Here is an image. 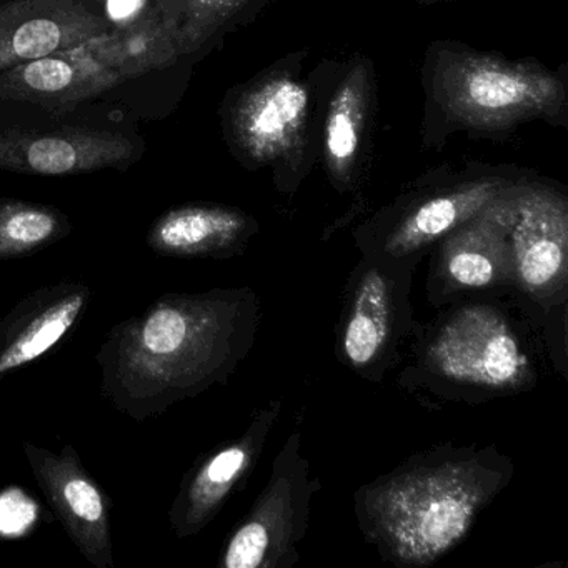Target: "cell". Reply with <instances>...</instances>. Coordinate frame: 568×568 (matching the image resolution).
<instances>
[{"label": "cell", "mask_w": 568, "mask_h": 568, "mask_svg": "<svg viewBox=\"0 0 568 568\" xmlns=\"http://www.w3.org/2000/svg\"><path fill=\"white\" fill-rule=\"evenodd\" d=\"M262 322L251 287L165 294L109 332L99 351L102 394L144 422L225 385L248 357Z\"/></svg>", "instance_id": "obj_1"}, {"label": "cell", "mask_w": 568, "mask_h": 568, "mask_svg": "<svg viewBox=\"0 0 568 568\" xmlns=\"http://www.w3.org/2000/svg\"><path fill=\"white\" fill-rule=\"evenodd\" d=\"M515 464L495 445H438L362 485L354 514L382 560L427 568L464 544Z\"/></svg>", "instance_id": "obj_2"}, {"label": "cell", "mask_w": 568, "mask_h": 568, "mask_svg": "<svg viewBox=\"0 0 568 568\" xmlns=\"http://www.w3.org/2000/svg\"><path fill=\"white\" fill-rule=\"evenodd\" d=\"M420 85V139L430 151H442L458 132L500 142L531 122L568 129L565 65L551 69L535 58L438 39L425 51Z\"/></svg>", "instance_id": "obj_3"}, {"label": "cell", "mask_w": 568, "mask_h": 568, "mask_svg": "<svg viewBox=\"0 0 568 568\" xmlns=\"http://www.w3.org/2000/svg\"><path fill=\"white\" fill-rule=\"evenodd\" d=\"M515 295L437 308L402 361L398 387L417 397L467 405L534 390L537 358L525 321L544 312L530 307L517 317L530 302L524 298L515 312Z\"/></svg>", "instance_id": "obj_4"}, {"label": "cell", "mask_w": 568, "mask_h": 568, "mask_svg": "<svg viewBox=\"0 0 568 568\" xmlns=\"http://www.w3.org/2000/svg\"><path fill=\"white\" fill-rule=\"evenodd\" d=\"M308 51L282 55L225 92L219 115L232 158L245 171L268 169L282 195L297 194L321 155L318 109Z\"/></svg>", "instance_id": "obj_5"}, {"label": "cell", "mask_w": 568, "mask_h": 568, "mask_svg": "<svg viewBox=\"0 0 568 568\" xmlns=\"http://www.w3.org/2000/svg\"><path fill=\"white\" fill-rule=\"evenodd\" d=\"M144 152V139L121 111L0 101V171L44 178L124 171Z\"/></svg>", "instance_id": "obj_6"}, {"label": "cell", "mask_w": 568, "mask_h": 568, "mask_svg": "<svg viewBox=\"0 0 568 568\" xmlns=\"http://www.w3.org/2000/svg\"><path fill=\"white\" fill-rule=\"evenodd\" d=\"M514 165L468 162L435 171L354 231L361 254L418 265L438 241L507 194L525 175Z\"/></svg>", "instance_id": "obj_7"}, {"label": "cell", "mask_w": 568, "mask_h": 568, "mask_svg": "<svg viewBox=\"0 0 568 568\" xmlns=\"http://www.w3.org/2000/svg\"><path fill=\"white\" fill-rule=\"evenodd\" d=\"M418 265L361 254L342 295L335 355L364 381L382 384L404 361L420 331L412 307Z\"/></svg>", "instance_id": "obj_8"}, {"label": "cell", "mask_w": 568, "mask_h": 568, "mask_svg": "<svg viewBox=\"0 0 568 568\" xmlns=\"http://www.w3.org/2000/svg\"><path fill=\"white\" fill-rule=\"evenodd\" d=\"M321 488L302 450L301 432H292L272 462L267 485L229 537L219 567L294 568Z\"/></svg>", "instance_id": "obj_9"}, {"label": "cell", "mask_w": 568, "mask_h": 568, "mask_svg": "<svg viewBox=\"0 0 568 568\" xmlns=\"http://www.w3.org/2000/svg\"><path fill=\"white\" fill-rule=\"evenodd\" d=\"M318 109L321 161L337 194H357L374 151L377 75L368 55L322 59L311 71Z\"/></svg>", "instance_id": "obj_10"}, {"label": "cell", "mask_w": 568, "mask_h": 568, "mask_svg": "<svg viewBox=\"0 0 568 568\" xmlns=\"http://www.w3.org/2000/svg\"><path fill=\"white\" fill-rule=\"evenodd\" d=\"M521 179L507 194L445 235L428 252L430 264L425 291L432 307L517 292L508 234Z\"/></svg>", "instance_id": "obj_11"}, {"label": "cell", "mask_w": 568, "mask_h": 568, "mask_svg": "<svg viewBox=\"0 0 568 568\" xmlns=\"http://www.w3.org/2000/svg\"><path fill=\"white\" fill-rule=\"evenodd\" d=\"M517 292L545 315L568 302V194L564 185L527 172L510 225Z\"/></svg>", "instance_id": "obj_12"}, {"label": "cell", "mask_w": 568, "mask_h": 568, "mask_svg": "<svg viewBox=\"0 0 568 568\" xmlns=\"http://www.w3.org/2000/svg\"><path fill=\"white\" fill-rule=\"evenodd\" d=\"M282 414V402L272 398L255 412L247 430L219 445L185 475L169 520L179 540L204 530L232 494L251 477Z\"/></svg>", "instance_id": "obj_13"}, {"label": "cell", "mask_w": 568, "mask_h": 568, "mask_svg": "<svg viewBox=\"0 0 568 568\" xmlns=\"http://www.w3.org/2000/svg\"><path fill=\"white\" fill-rule=\"evenodd\" d=\"M29 467L62 527L85 560L95 568H114L111 500L85 470L72 445L61 454L26 440Z\"/></svg>", "instance_id": "obj_14"}, {"label": "cell", "mask_w": 568, "mask_h": 568, "mask_svg": "<svg viewBox=\"0 0 568 568\" xmlns=\"http://www.w3.org/2000/svg\"><path fill=\"white\" fill-rule=\"evenodd\" d=\"M128 79L104 32L82 44L0 71V101L84 104Z\"/></svg>", "instance_id": "obj_15"}, {"label": "cell", "mask_w": 568, "mask_h": 568, "mask_svg": "<svg viewBox=\"0 0 568 568\" xmlns=\"http://www.w3.org/2000/svg\"><path fill=\"white\" fill-rule=\"evenodd\" d=\"M111 29L104 0H0V71Z\"/></svg>", "instance_id": "obj_16"}, {"label": "cell", "mask_w": 568, "mask_h": 568, "mask_svg": "<svg viewBox=\"0 0 568 568\" xmlns=\"http://www.w3.org/2000/svg\"><path fill=\"white\" fill-rule=\"evenodd\" d=\"M91 288L62 282L22 298L0 321V377L12 374L61 344L84 315Z\"/></svg>", "instance_id": "obj_17"}, {"label": "cell", "mask_w": 568, "mask_h": 568, "mask_svg": "<svg viewBox=\"0 0 568 568\" xmlns=\"http://www.w3.org/2000/svg\"><path fill=\"white\" fill-rule=\"evenodd\" d=\"M261 222L239 207L185 204L169 209L148 232V245L162 257L227 261L247 251Z\"/></svg>", "instance_id": "obj_18"}, {"label": "cell", "mask_w": 568, "mask_h": 568, "mask_svg": "<svg viewBox=\"0 0 568 568\" xmlns=\"http://www.w3.org/2000/svg\"><path fill=\"white\" fill-rule=\"evenodd\" d=\"M275 0H155L169 19L182 52L189 61H197L224 42L229 34L241 31L261 18Z\"/></svg>", "instance_id": "obj_19"}, {"label": "cell", "mask_w": 568, "mask_h": 568, "mask_svg": "<svg viewBox=\"0 0 568 568\" xmlns=\"http://www.w3.org/2000/svg\"><path fill=\"white\" fill-rule=\"evenodd\" d=\"M71 232V221L59 209L18 199H0V261L44 251Z\"/></svg>", "instance_id": "obj_20"}, {"label": "cell", "mask_w": 568, "mask_h": 568, "mask_svg": "<svg viewBox=\"0 0 568 568\" xmlns=\"http://www.w3.org/2000/svg\"><path fill=\"white\" fill-rule=\"evenodd\" d=\"M38 518L34 500L18 487L0 494V535L18 537L26 534Z\"/></svg>", "instance_id": "obj_21"}, {"label": "cell", "mask_w": 568, "mask_h": 568, "mask_svg": "<svg viewBox=\"0 0 568 568\" xmlns=\"http://www.w3.org/2000/svg\"><path fill=\"white\" fill-rule=\"evenodd\" d=\"M155 0H104V14L111 29H125L148 18Z\"/></svg>", "instance_id": "obj_22"}, {"label": "cell", "mask_w": 568, "mask_h": 568, "mask_svg": "<svg viewBox=\"0 0 568 568\" xmlns=\"http://www.w3.org/2000/svg\"><path fill=\"white\" fill-rule=\"evenodd\" d=\"M414 2L422 8H430V6L444 4V2H455V0H414Z\"/></svg>", "instance_id": "obj_23"}]
</instances>
